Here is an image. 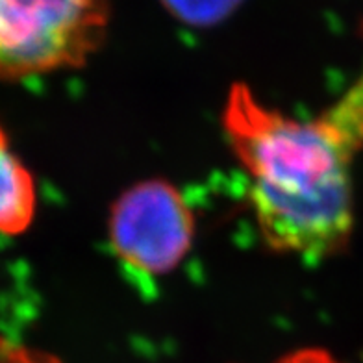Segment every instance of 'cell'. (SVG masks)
<instances>
[{"label": "cell", "mask_w": 363, "mask_h": 363, "mask_svg": "<svg viewBox=\"0 0 363 363\" xmlns=\"http://www.w3.org/2000/svg\"><path fill=\"white\" fill-rule=\"evenodd\" d=\"M223 128L249 178L265 243L308 262L335 256L354 230V163L363 150V69L313 119H291L234 84Z\"/></svg>", "instance_id": "obj_1"}, {"label": "cell", "mask_w": 363, "mask_h": 363, "mask_svg": "<svg viewBox=\"0 0 363 363\" xmlns=\"http://www.w3.org/2000/svg\"><path fill=\"white\" fill-rule=\"evenodd\" d=\"M110 13V0H0V80L86 65Z\"/></svg>", "instance_id": "obj_2"}, {"label": "cell", "mask_w": 363, "mask_h": 363, "mask_svg": "<svg viewBox=\"0 0 363 363\" xmlns=\"http://www.w3.org/2000/svg\"><path fill=\"white\" fill-rule=\"evenodd\" d=\"M110 243L121 265L138 280L154 282L184 262L195 235L193 211L165 180L135 184L111 208Z\"/></svg>", "instance_id": "obj_3"}, {"label": "cell", "mask_w": 363, "mask_h": 363, "mask_svg": "<svg viewBox=\"0 0 363 363\" xmlns=\"http://www.w3.org/2000/svg\"><path fill=\"white\" fill-rule=\"evenodd\" d=\"M38 211V191L32 172L11 150L0 125V234L15 238L32 226Z\"/></svg>", "instance_id": "obj_4"}, {"label": "cell", "mask_w": 363, "mask_h": 363, "mask_svg": "<svg viewBox=\"0 0 363 363\" xmlns=\"http://www.w3.org/2000/svg\"><path fill=\"white\" fill-rule=\"evenodd\" d=\"M178 21L193 26H211L225 21L241 0H162Z\"/></svg>", "instance_id": "obj_5"}, {"label": "cell", "mask_w": 363, "mask_h": 363, "mask_svg": "<svg viewBox=\"0 0 363 363\" xmlns=\"http://www.w3.org/2000/svg\"><path fill=\"white\" fill-rule=\"evenodd\" d=\"M0 363H62L45 350L26 347L0 335Z\"/></svg>", "instance_id": "obj_6"}, {"label": "cell", "mask_w": 363, "mask_h": 363, "mask_svg": "<svg viewBox=\"0 0 363 363\" xmlns=\"http://www.w3.org/2000/svg\"><path fill=\"white\" fill-rule=\"evenodd\" d=\"M274 363H345L334 358L328 350L323 349H301L295 352L286 354L284 358H280Z\"/></svg>", "instance_id": "obj_7"}]
</instances>
